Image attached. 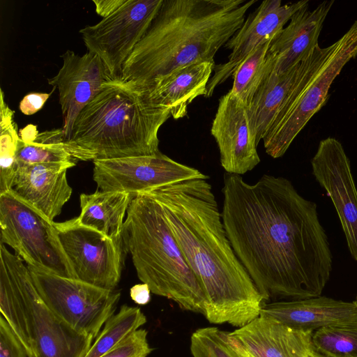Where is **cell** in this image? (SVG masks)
<instances>
[{"label": "cell", "instance_id": "cell-1", "mask_svg": "<svg viewBox=\"0 0 357 357\" xmlns=\"http://www.w3.org/2000/svg\"><path fill=\"white\" fill-rule=\"evenodd\" d=\"M221 211L231 246L265 302L321 296L333 257L315 202L282 176L226 173Z\"/></svg>", "mask_w": 357, "mask_h": 357}, {"label": "cell", "instance_id": "cell-2", "mask_svg": "<svg viewBox=\"0 0 357 357\" xmlns=\"http://www.w3.org/2000/svg\"><path fill=\"white\" fill-rule=\"evenodd\" d=\"M207 179L179 181L144 193L166 221L207 301L211 324L242 327L259 316L264 298L237 257Z\"/></svg>", "mask_w": 357, "mask_h": 357}, {"label": "cell", "instance_id": "cell-3", "mask_svg": "<svg viewBox=\"0 0 357 357\" xmlns=\"http://www.w3.org/2000/svg\"><path fill=\"white\" fill-rule=\"evenodd\" d=\"M257 0H162L147 31L123 66L120 81L149 88L174 70L215 62Z\"/></svg>", "mask_w": 357, "mask_h": 357}, {"label": "cell", "instance_id": "cell-4", "mask_svg": "<svg viewBox=\"0 0 357 357\" xmlns=\"http://www.w3.org/2000/svg\"><path fill=\"white\" fill-rule=\"evenodd\" d=\"M170 116L149 89L112 80L77 115L67 150L82 161L156 155L159 130Z\"/></svg>", "mask_w": 357, "mask_h": 357}, {"label": "cell", "instance_id": "cell-5", "mask_svg": "<svg viewBox=\"0 0 357 357\" xmlns=\"http://www.w3.org/2000/svg\"><path fill=\"white\" fill-rule=\"evenodd\" d=\"M123 250L132 257L138 278L151 293L167 298L185 311L206 312L207 301L170 228L162 208L152 197L140 193L131 201L125 219Z\"/></svg>", "mask_w": 357, "mask_h": 357}, {"label": "cell", "instance_id": "cell-6", "mask_svg": "<svg viewBox=\"0 0 357 357\" xmlns=\"http://www.w3.org/2000/svg\"><path fill=\"white\" fill-rule=\"evenodd\" d=\"M357 55V20L332 45H319L301 62L299 75L264 136L266 153L279 158L310 119L324 106L331 86L344 66Z\"/></svg>", "mask_w": 357, "mask_h": 357}, {"label": "cell", "instance_id": "cell-7", "mask_svg": "<svg viewBox=\"0 0 357 357\" xmlns=\"http://www.w3.org/2000/svg\"><path fill=\"white\" fill-rule=\"evenodd\" d=\"M0 228L1 243L27 266L76 279L54 222L10 191L0 194Z\"/></svg>", "mask_w": 357, "mask_h": 357}, {"label": "cell", "instance_id": "cell-8", "mask_svg": "<svg viewBox=\"0 0 357 357\" xmlns=\"http://www.w3.org/2000/svg\"><path fill=\"white\" fill-rule=\"evenodd\" d=\"M47 306L75 333L93 342L116 310L121 293L27 266Z\"/></svg>", "mask_w": 357, "mask_h": 357}, {"label": "cell", "instance_id": "cell-9", "mask_svg": "<svg viewBox=\"0 0 357 357\" xmlns=\"http://www.w3.org/2000/svg\"><path fill=\"white\" fill-rule=\"evenodd\" d=\"M0 264L9 272L20 297L35 357H84L93 341L73 331L44 303L26 263L0 243Z\"/></svg>", "mask_w": 357, "mask_h": 357}, {"label": "cell", "instance_id": "cell-10", "mask_svg": "<svg viewBox=\"0 0 357 357\" xmlns=\"http://www.w3.org/2000/svg\"><path fill=\"white\" fill-rule=\"evenodd\" d=\"M162 0H128L96 24L79 30L88 52L99 56L112 80H120L123 64L159 10Z\"/></svg>", "mask_w": 357, "mask_h": 357}, {"label": "cell", "instance_id": "cell-11", "mask_svg": "<svg viewBox=\"0 0 357 357\" xmlns=\"http://www.w3.org/2000/svg\"><path fill=\"white\" fill-rule=\"evenodd\" d=\"M54 225L76 279L115 290L121 275L122 242L81 224L76 218Z\"/></svg>", "mask_w": 357, "mask_h": 357}, {"label": "cell", "instance_id": "cell-12", "mask_svg": "<svg viewBox=\"0 0 357 357\" xmlns=\"http://www.w3.org/2000/svg\"><path fill=\"white\" fill-rule=\"evenodd\" d=\"M93 178L98 188L106 192L137 195L191 179H208L197 169L178 162L160 153L93 161Z\"/></svg>", "mask_w": 357, "mask_h": 357}, {"label": "cell", "instance_id": "cell-13", "mask_svg": "<svg viewBox=\"0 0 357 357\" xmlns=\"http://www.w3.org/2000/svg\"><path fill=\"white\" fill-rule=\"evenodd\" d=\"M311 166L316 181L333 204L349 251L357 261V188L342 144L333 137L322 139Z\"/></svg>", "mask_w": 357, "mask_h": 357}, {"label": "cell", "instance_id": "cell-14", "mask_svg": "<svg viewBox=\"0 0 357 357\" xmlns=\"http://www.w3.org/2000/svg\"><path fill=\"white\" fill-rule=\"evenodd\" d=\"M309 3L302 0L282 3L280 0H265L245 20L241 27L226 43L231 50L227 62L215 65L205 97L212 96L215 88L232 76L245 58L258 46L273 40L292 15Z\"/></svg>", "mask_w": 357, "mask_h": 357}, {"label": "cell", "instance_id": "cell-15", "mask_svg": "<svg viewBox=\"0 0 357 357\" xmlns=\"http://www.w3.org/2000/svg\"><path fill=\"white\" fill-rule=\"evenodd\" d=\"M61 57L62 66L55 76L48 79V84L59 91L63 116L61 129L67 142L77 115L102 86L112 79L101 59L92 52L87 51L79 55L68 50Z\"/></svg>", "mask_w": 357, "mask_h": 357}, {"label": "cell", "instance_id": "cell-16", "mask_svg": "<svg viewBox=\"0 0 357 357\" xmlns=\"http://www.w3.org/2000/svg\"><path fill=\"white\" fill-rule=\"evenodd\" d=\"M211 133L226 173L242 175L260 162L246 105L231 91L219 99Z\"/></svg>", "mask_w": 357, "mask_h": 357}, {"label": "cell", "instance_id": "cell-17", "mask_svg": "<svg viewBox=\"0 0 357 357\" xmlns=\"http://www.w3.org/2000/svg\"><path fill=\"white\" fill-rule=\"evenodd\" d=\"M75 164V161L17 163L10 191L53 221L71 197L73 190L66 174Z\"/></svg>", "mask_w": 357, "mask_h": 357}, {"label": "cell", "instance_id": "cell-18", "mask_svg": "<svg viewBox=\"0 0 357 357\" xmlns=\"http://www.w3.org/2000/svg\"><path fill=\"white\" fill-rule=\"evenodd\" d=\"M313 332L259 316L230 334L248 357H308L313 348Z\"/></svg>", "mask_w": 357, "mask_h": 357}, {"label": "cell", "instance_id": "cell-19", "mask_svg": "<svg viewBox=\"0 0 357 357\" xmlns=\"http://www.w3.org/2000/svg\"><path fill=\"white\" fill-rule=\"evenodd\" d=\"M333 3V0L324 1L312 10L308 3L305 5L273 39L268 53L275 59L277 73L286 72L300 63L319 45L324 22Z\"/></svg>", "mask_w": 357, "mask_h": 357}, {"label": "cell", "instance_id": "cell-20", "mask_svg": "<svg viewBox=\"0 0 357 357\" xmlns=\"http://www.w3.org/2000/svg\"><path fill=\"white\" fill-rule=\"evenodd\" d=\"M259 316L294 329L314 331L328 325L357 318V307L354 301L346 302L320 296L264 302Z\"/></svg>", "mask_w": 357, "mask_h": 357}, {"label": "cell", "instance_id": "cell-21", "mask_svg": "<svg viewBox=\"0 0 357 357\" xmlns=\"http://www.w3.org/2000/svg\"><path fill=\"white\" fill-rule=\"evenodd\" d=\"M275 59L267 52L265 70L251 100L246 106L257 144L271 128L299 75L301 63L286 72L275 70Z\"/></svg>", "mask_w": 357, "mask_h": 357}, {"label": "cell", "instance_id": "cell-22", "mask_svg": "<svg viewBox=\"0 0 357 357\" xmlns=\"http://www.w3.org/2000/svg\"><path fill=\"white\" fill-rule=\"evenodd\" d=\"M215 62L199 61L176 68L149 88L153 96L170 109L174 119L188 114V105L198 96H206Z\"/></svg>", "mask_w": 357, "mask_h": 357}, {"label": "cell", "instance_id": "cell-23", "mask_svg": "<svg viewBox=\"0 0 357 357\" xmlns=\"http://www.w3.org/2000/svg\"><path fill=\"white\" fill-rule=\"evenodd\" d=\"M134 195L97 190L81 194L80 215L77 220L116 242L121 241L124 218Z\"/></svg>", "mask_w": 357, "mask_h": 357}, {"label": "cell", "instance_id": "cell-24", "mask_svg": "<svg viewBox=\"0 0 357 357\" xmlns=\"http://www.w3.org/2000/svg\"><path fill=\"white\" fill-rule=\"evenodd\" d=\"M17 163L43 164L76 161L67 151L61 128L38 133L32 142L17 141Z\"/></svg>", "mask_w": 357, "mask_h": 357}, {"label": "cell", "instance_id": "cell-25", "mask_svg": "<svg viewBox=\"0 0 357 357\" xmlns=\"http://www.w3.org/2000/svg\"><path fill=\"white\" fill-rule=\"evenodd\" d=\"M146 322L139 307L123 305L105 324L84 357H102Z\"/></svg>", "mask_w": 357, "mask_h": 357}, {"label": "cell", "instance_id": "cell-26", "mask_svg": "<svg viewBox=\"0 0 357 357\" xmlns=\"http://www.w3.org/2000/svg\"><path fill=\"white\" fill-rule=\"evenodd\" d=\"M312 342L326 357H357V318L314 331Z\"/></svg>", "mask_w": 357, "mask_h": 357}, {"label": "cell", "instance_id": "cell-27", "mask_svg": "<svg viewBox=\"0 0 357 357\" xmlns=\"http://www.w3.org/2000/svg\"><path fill=\"white\" fill-rule=\"evenodd\" d=\"M0 310L1 315L7 321L24 346L28 357H35L33 345L20 297L8 271L1 264Z\"/></svg>", "mask_w": 357, "mask_h": 357}, {"label": "cell", "instance_id": "cell-28", "mask_svg": "<svg viewBox=\"0 0 357 357\" xmlns=\"http://www.w3.org/2000/svg\"><path fill=\"white\" fill-rule=\"evenodd\" d=\"M0 91V194H2L11 188L17 168L15 153L20 136L14 121V112L5 102L1 88Z\"/></svg>", "mask_w": 357, "mask_h": 357}, {"label": "cell", "instance_id": "cell-29", "mask_svg": "<svg viewBox=\"0 0 357 357\" xmlns=\"http://www.w3.org/2000/svg\"><path fill=\"white\" fill-rule=\"evenodd\" d=\"M190 351L192 357H248L230 332L213 326L200 328L192 333Z\"/></svg>", "mask_w": 357, "mask_h": 357}, {"label": "cell", "instance_id": "cell-30", "mask_svg": "<svg viewBox=\"0 0 357 357\" xmlns=\"http://www.w3.org/2000/svg\"><path fill=\"white\" fill-rule=\"evenodd\" d=\"M273 40L258 46L241 63L234 73L231 91L247 106L263 77L266 54Z\"/></svg>", "mask_w": 357, "mask_h": 357}, {"label": "cell", "instance_id": "cell-31", "mask_svg": "<svg viewBox=\"0 0 357 357\" xmlns=\"http://www.w3.org/2000/svg\"><path fill=\"white\" fill-rule=\"evenodd\" d=\"M147 334L146 330L137 329L102 357H147L153 351Z\"/></svg>", "mask_w": 357, "mask_h": 357}, {"label": "cell", "instance_id": "cell-32", "mask_svg": "<svg viewBox=\"0 0 357 357\" xmlns=\"http://www.w3.org/2000/svg\"><path fill=\"white\" fill-rule=\"evenodd\" d=\"M0 357H28L24 346L1 315L0 317Z\"/></svg>", "mask_w": 357, "mask_h": 357}, {"label": "cell", "instance_id": "cell-33", "mask_svg": "<svg viewBox=\"0 0 357 357\" xmlns=\"http://www.w3.org/2000/svg\"><path fill=\"white\" fill-rule=\"evenodd\" d=\"M50 96V93H29L21 100L20 109L25 115L33 114L43 107Z\"/></svg>", "mask_w": 357, "mask_h": 357}, {"label": "cell", "instance_id": "cell-34", "mask_svg": "<svg viewBox=\"0 0 357 357\" xmlns=\"http://www.w3.org/2000/svg\"><path fill=\"white\" fill-rule=\"evenodd\" d=\"M96 12L102 18L111 15L124 4L128 0H93Z\"/></svg>", "mask_w": 357, "mask_h": 357}, {"label": "cell", "instance_id": "cell-35", "mask_svg": "<svg viewBox=\"0 0 357 357\" xmlns=\"http://www.w3.org/2000/svg\"><path fill=\"white\" fill-rule=\"evenodd\" d=\"M151 289L146 283L137 284L130 289L132 300L137 304L144 305L151 300Z\"/></svg>", "mask_w": 357, "mask_h": 357}, {"label": "cell", "instance_id": "cell-36", "mask_svg": "<svg viewBox=\"0 0 357 357\" xmlns=\"http://www.w3.org/2000/svg\"><path fill=\"white\" fill-rule=\"evenodd\" d=\"M308 357H326V356H324L321 355V354H319V352H317L314 349V347H313L312 349L310 351V352L309 354Z\"/></svg>", "mask_w": 357, "mask_h": 357}, {"label": "cell", "instance_id": "cell-37", "mask_svg": "<svg viewBox=\"0 0 357 357\" xmlns=\"http://www.w3.org/2000/svg\"><path fill=\"white\" fill-rule=\"evenodd\" d=\"M354 303H355L356 306L357 307V296H356V299L354 301Z\"/></svg>", "mask_w": 357, "mask_h": 357}]
</instances>
